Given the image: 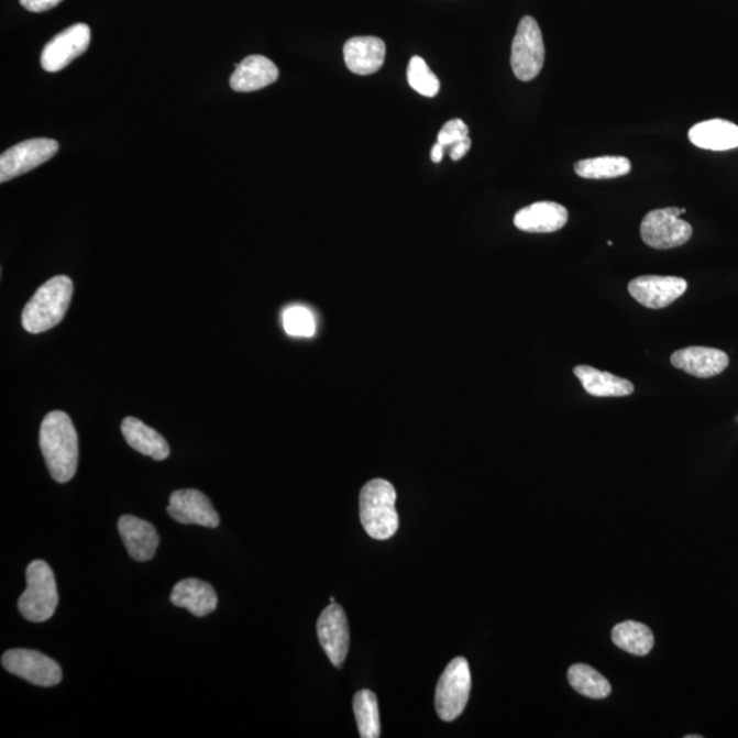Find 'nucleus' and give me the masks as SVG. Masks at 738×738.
I'll return each instance as SVG.
<instances>
[{"label":"nucleus","mask_w":738,"mask_h":738,"mask_svg":"<svg viewBox=\"0 0 738 738\" xmlns=\"http://www.w3.org/2000/svg\"><path fill=\"white\" fill-rule=\"evenodd\" d=\"M25 593L20 596L19 610L31 623H44L54 616L59 595L53 569L47 562L33 561L26 568Z\"/></svg>","instance_id":"nucleus-4"},{"label":"nucleus","mask_w":738,"mask_h":738,"mask_svg":"<svg viewBox=\"0 0 738 738\" xmlns=\"http://www.w3.org/2000/svg\"><path fill=\"white\" fill-rule=\"evenodd\" d=\"M685 208L669 207L648 212L641 222V240L653 250H673L686 244L692 236V227L680 219Z\"/></svg>","instance_id":"nucleus-7"},{"label":"nucleus","mask_w":738,"mask_h":738,"mask_svg":"<svg viewBox=\"0 0 738 738\" xmlns=\"http://www.w3.org/2000/svg\"><path fill=\"white\" fill-rule=\"evenodd\" d=\"M168 515L179 524H196L206 528H218L219 516L205 494L194 488L177 489L170 497Z\"/></svg>","instance_id":"nucleus-13"},{"label":"nucleus","mask_w":738,"mask_h":738,"mask_svg":"<svg viewBox=\"0 0 738 738\" xmlns=\"http://www.w3.org/2000/svg\"><path fill=\"white\" fill-rule=\"evenodd\" d=\"M58 141L51 139H31L11 146L0 156V183L4 184L22 176L58 154Z\"/></svg>","instance_id":"nucleus-8"},{"label":"nucleus","mask_w":738,"mask_h":738,"mask_svg":"<svg viewBox=\"0 0 738 738\" xmlns=\"http://www.w3.org/2000/svg\"><path fill=\"white\" fill-rule=\"evenodd\" d=\"M466 137H470V129H467L466 123L462 120H452L444 123L441 132H439L438 143L450 148V146Z\"/></svg>","instance_id":"nucleus-29"},{"label":"nucleus","mask_w":738,"mask_h":738,"mask_svg":"<svg viewBox=\"0 0 738 738\" xmlns=\"http://www.w3.org/2000/svg\"><path fill=\"white\" fill-rule=\"evenodd\" d=\"M472 145V141L470 137H466L464 140L459 141V143H455L454 145L450 146L449 148V154L450 157H452V161L458 162L461 161L462 157H464L467 152H470Z\"/></svg>","instance_id":"nucleus-31"},{"label":"nucleus","mask_w":738,"mask_h":738,"mask_svg":"<svg viewBox=\"0 0 738 738\" xmlns=\"http://www.w3.org/2000/svg\"><path fill=\"white\" fill-rule=\"evenodd\" d=\"M444 151H447V146L437 143L436 145L432 146L431 151V159L433 163H441L442 157L444 155Z\"/></svg>","instance_id":"nucleus-32"},{"label":"nucleus","mask_w":738,"mask_h":738,"mask_svg":"<svg viewBox=\"0 0 738 738\" xmlns=\"http://www.w3.org/2000/svg\"><path fill=\"white\" fill-rule=\"evenodd\" d=\"M73 297V282L59 275L38 287L22 312V326L32 334L54 329L65 318Z\"/></svg>","instance_id":"nucleus-2"},{"label":"nucleus","mask_w":738,"mask_h":738,"mask_svg":"<svg viewBox=\"0 0 738 738\" xmlns=\"http://www.w3.org/2000/svg\"><path fill=\"white\" fill-rule=\"evenodd\" d=\"M41 448L54 481L70 482L78 466V437L69 416L62 410H54L44 417Z\"/></svg>","instance_id":"nucleus-1"},{"label":"nucleus","mask_w":738,"mask_h":738,"mask_svg":"<svg viewBox=\"0 0 738 738\" xmlns=\"http://www.w3.org/2000/svg\"><path fill=\"white\" fill-rule=\"evenodd\" d=\"M569 221L565 207L554 201H539L522 208L515 217V227L527 233H554Z\"/></svg>","instance_id":"nucleus-17"},{"label":"nucleus","mask_w":738,"mask_h":738,"mask_svg":"<svg viewBox=\"0 0 738 738\" xmlns=\"http://www.w3.org/2000/svg\"><path fill=\"white\" fill-rule=\"evenodd\" d=\"M343 58L354 75H374L385 64L386 44L374 36L352 37L343 46Z\"/></svg>","instance_id":"nucleus-15"},{"label":"nucleus","mask_w":738,"mask_h":738,"mask_svg":"<svg viewBox=\"0 0 738 738\" xmlns=\"http://www.w3.org/2000/svg\"><path fill=\"white\" fill-rule=\"evenodd\" d=\"M632 170V163L624 156H599L580 161L574 172L585 179H612L627 176Z\"/></svg>","instance_id":"nucleus-24"},{"label":"nucleus","mask_w":738,"mask_h":738,"mask_svg":"<svg viewBox=\"0 0 738 738\" xmlns=\"http://www.w3.org/2000/svg\"><path fill=\"white\" fill-rule=\"evenodd\" d=\"M472 678L470 663L465 658H455L448 664L436 692V707L439 718L444 723L458 719L470 701Z\"/></svg>","instance_id":"nucleus-5"},{"label":"nucleus","mask_w":738,"mask_h":738,"mask_svg":"<svg viewBox=\"0 0 738 738\" xmlns=\"http://www.w3.org/2000/svg\"><path fill=\"white\" fill-rule=\"evenodd\" d=\"M408 82L417 93L433 98L441 89V82L438 77L433 75L426 60L420 56H414L408 66Z\"/></svg>","instance_id":"nucleus-27"},{"label":"nucleus","mask_w":738,"mask_h":738,"mask_svg":"<svg viewBox=\"0 0 738 738\" xmlns=\"http://www.w3.org/2000/svg\"><path fill=\"white\" fill-rule=\"evenodd\" d=\"M170 601L174 606L186 608L195 617H206L218 607L216 590L199 579H185L176 584Z\"/></svg>","instance_id":"nucleus-19"},{"label":"nucleus","mask_w":738,"mask_h":738,"mask_svg":"<svg viewBox=\"0 0 738 738\" xmlns=\"http://www.w3.org/2000/svg\"><path fill=\"white\" fill-rule=\"evenodd\" d=\"M542 31L532 16H522L511 44V69L518 80L528 82L539 76L544 65Z\"/></svg>","instance_id":"nucleus-6"},{"label":"nucleus","mask_w":738,"mask_h":738,"mask_svg":"<svg viewBox=\"0 0 738 738\" xmlns=\"http://www.w3.org/2000/svg\"><path fill=\"white\" fill-rule=\"evenodd\" d=\"M91 43V30L86 24L66 27L44 47L41 64L44 70L56 73L64 70L73 60L81 56Z\"/></svg>","instance_id":"nucleus-10"},{"label":"nucleus","mask_w":738,"mask_h":738,"mask_svg":"<svg viewBox=\"0 0 738 738\" xmlns=\"http://www.w3.org/2000/svg\"><path fill=\"white\" fill-rule=\"evenodd\" d=\"M685 738H702V736H698V735H690V736H685Z\"/></svg>","instance_id":"nucleus-33"},{"label":"nucleus","mask_w":738,"mask_h":738,"mask_svg":"<svg viewBox=\"0 0 738 738\" xmlns=\"http://www.w3.org/2000/svg\"><path fill=\"white\" fill-rule=\"evenodd\" d=\"M614 645L634 656L645 657L652 650L653 635L645 624L625 621L616 625L612 632Z\"/></svg>","instance_id":"nucleus-23"},{"label":"nucleus","mask_w":738,"mask_h":738,"mask_svg":"<svg viewBox=\"0 0 738 738\" xmlns=\"http://www.w3.org/2000/svg\"><path fill=\"white\" fill-rule=\"evenodd\" d=\"M689 289V282L678 277L646 275L629 282V295L647 308L662 309L673 304Z\"/></svg>","instance_id":"nucleus-12"},{"label":"nucleus","mask_w":738,"mask_h":738,"mask_svg":"<svg viewBox=\"0 0 738 738\" xmlns=\"http://www.w3.org/2000/svg\"><path fill=\"white\" fill-rule=\"evenodd\" d=\"M693 145L702 150L730 151L738 148V126L725 120L696 123L689 133Z\"/></svg>","instance_id":"nucleus-21"},{"label":"nucleus","mask_w":738,"mask_h":738,"mask_svg":"<svg viewBox=\"0 0 738 738\" xmlns=\"http://www.w3.org/2000/svg\"><path fill=\"white\" fill-rule=\"evenodd\" d=\"M118 529L129 555L137 562L151 561L154 558L161 539L156 529L148 521L134 516H122L118 521Z\"/></svg>","instance_id":"nucleus-16"},{"label":"nucleus","mask_w":738,"mask_h":738,"mask_svg":"<svg viewBox=\"0 0 738 738\" xmlns=\"http://www.w3.org/2000/svg\"><path fill=\"white\" fill-rule=\"evenodd\" d=\"M121 430L129 447L155 461H163L170 455V447L159 432L144 425L136 417H126Z\"/></svg>","instance_id":"nucleus-20"},{"label":"nucleus","mask_w":738,"mask_h":738,"mask_svg":"<svg viewBox=\"0 0 738 738\" xmlns=\"http://www.w3.org/2000/svg\"><path fill=\"white\" fill-rule=\"evenodd\" d=\"M62 0H20L22 8L32 13H44V11L54 9Z\"/></svg>","instance_id":"nucleus-30"},{"label":"nucleus","mask_w":738,"mask_h":738,"mask_svg":"<svg viewBox=\"0 0 738 738\" xmlns=\"http://www.w3.org/2000/svg\"><path fill=\"white\" fill-rule=\"evenodd\" d=\"M279 70L273 60L263 55H251L235 67L230 87L235 92H255L278 80Z\"/></svg>","instance_id":"nucleus-18"},{"label":"nucleus","mask_w":738,"mask_h":738,"mask_svg":"<svg viewBox=\"0 0 738 738\" xmlns=\"http://www.w3.org/2000/svg\"><path fill=\"white\" fill-rule=\"evenodd\" d=\"M574 375L582 382L584 390L594 397H627L634 394L635 386L627 379L608 372H603L590 365H579L573 370Z\"/></svg>","instance_id":"nucleus-22"},{"label":"nucleus","mask_w":738,"mask_h":738,"mask_svg":"<svg viewBox=\"0 0 738 738\" xmlns=\"http://www.w3.org/2000/svg\"><path fill=\"white\" fill-rule=\"evenodd\" d=\"M397 493L390 482L374 478L360 493V520L368 537L387 540L398 531Z\"/></svg>","instance_id":"nucleus-3"},{"label":"nucleus","mask_w":738,"mask_h":738,"mask_svg":"<svg viewBox=\"0 0 738 738\" xmlns=\"http://www.w3.org/2000/svg\"><path fill=\"white\" fill-rule=\"evenodd\" d=\"M354 717H356L360 736L363 738L381 737V717L377 697L370 690L359 691L353 698Z\"/></svg>","instance_id":"nucleus-26"},{"label":"nucleus","mask_w":738,"mask_h":738,"mask_svg":"<svg viewBox=\"0 0 738 738\" xmlns=\"http://www.w3.org/2000/svg\"><path fill=\"white\" fill-rule=\"evenodd\" d=\"M673 367L692 376L708 379L728 368L729 356L714 348L690 346L672 354Z\"/></svg>","instance_id":"nucleus-14"},{"label":"nucleus","mask_w":738,"mask_h":738,"mask_svg":"<svg viewBox=\"0 0 738 738\" xmlns=\"http://www.w3.org/2000/svg\"><path fill=\"white\" fill-rule=\"evenodd\" d=\"M572 689L590 698H605L612 693V685L603 675L588 664H573L568 672Z\"/></svg>","instance_id":"nucleus-25"},{"label":"nucleus","mask_w":738,"mask_h":738,"mask_svg":"<svg viewBox=\"0 0 738 738\" xmlns=\"http://www.w3.org/2000/svg\"><path fill=\"white\" fill-rule=\"evenodd\" d=\"M318 636L327 657L334 667L345 662L349 652V625L346 613L337 603L326 607L318 619Z\"/></svg>","instance_id":"nucleus-11"},{"label":"nucleus","mask_w":738,"mask_h":738,"mask_svg":"<svg viewBox=\"0 0 738 738\" xmlns=\"http://www.w3.org/2000/svg\"><path fill=\"white\" fill-rule=\"evenodd\" d=\"M282 320H284L285 331L291 337L311 338L317 332L313 315L306 307L287 308Z\"/></svg>","instance_id":"nucleus-28"},{"label":"nucleus","mask_w":738,"mask_h":738,"mask_svg":"<svg viewBox=\"0 0 738 738\" xmlns=\"http://www.w3.org/2000/svg\"><path fill=\"white\" fill-rule=\"evenodd\" d=\"M2 667L9 673L27 681L33 685H58L62 681V669L58 663L44 653L33 650H10L3 653Z\"/></svg>","instance_id":"nucleus-9"}]
</instances>
